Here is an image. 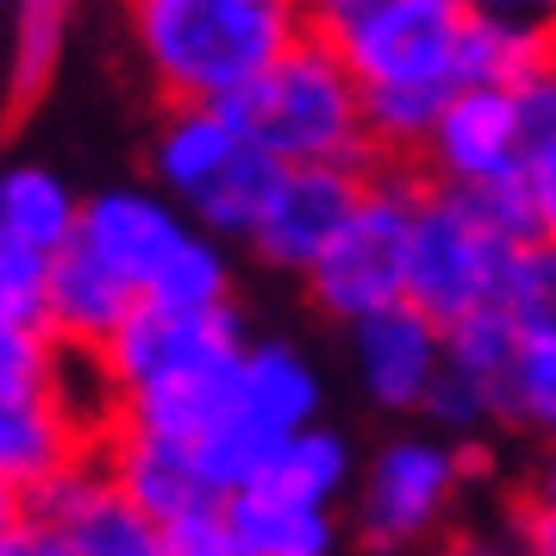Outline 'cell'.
<instances>
[{
	"label": "cell",
	"mask_w": 556,
	"mask_h": 556,
	"mask_svg": "<svg viewBox=\"0 0 556 556\" xmlns=\"http://www.w3.org/2000/svg\"><path fill=\"white\" fill-rule=\"evenodd\" d=\"M306 31L363 88L369 151L388 163H413L444 101L469 88V0H306Z\"/></svg>",
	"instance_id": "cell-1"
},
{
	"label": "cell",
	"mask_w": 556,
	"mask_h": 556,
	"mask_svg": "<svg viewBox=\"0 0 556 556\" xmlns=\"http://www.w3.org/2000/svg\"><path fill=\"white\" fill-rule=\"evenodd\" d=\"M126 31L169 106H231L306 38V0H126Z\"/></svg>",
	"instance_id": "cell-2"
},
{
	"label": "cell",
	"mask_w": 556,
	"mask_h": 556,
	"mask_svg": "<svg viewBox=\"0 0 556 556\" xmlns=\"http://www.w3.org/2000/svg\"><path fill=\"white\" fill-rule=\"evenodd\" d=\"M538 244L519 181L494 194H444L419 188L413 206V244H406V306L451 331L469 313L501 306L513 256Z\"/></svg>",
	"instance_id": "cell-3"
},
{
	"label": "cell",
	"mask_w": 556,
	"mask_h": 556,
	"mask_svg": "<svg viewBox=\"0 0 556 556\" xmlns=\"http://www.w3.org/2000/svg\"><path fill=\"white\" fill-rule=\"evenodd\" d=\"M226 113L281 169H313V163L369 169L376 163L369 126H363V88L338 63V51L313 31L281 63H269Z\"/></svg>",
	"instance_id": "cell-4"
},
{
	"label": "cell",
	"mask_w": 556,
	"mask_h": 556,
	"mask_svg": "<svg viewBox=\"0 0 556 556\" xmlns=\"http://www.w3.org/2000/svg\"><path fill=\"white\" fill-rule=\"evenodd\" d=\"M151 176L156 194L176 201L201 231H213L219 244H244L281 163L256 151L226 106H169L151 138Z\"/></svg>",
	"instance_id": "cell-5"
},
{
	"label": "cell",
	"mask_w": 556,
	"mask_h": 556,
	"mask_svg": "<svg viewBox=\"0 0 556 556\" xmlns=\"http://www.w3.org/2000/svg\"><path fill=\"white\" fill-rule=\"evenodd\" d=\"M481 481V451L451 444L438 431H401L388 438L363 476H356V544L369 556H413L431 538H444L463 494Z\"/></svg>",
	"instance_id": "cell-6"
},
{
	"label": "cell",
	"mask_w": 556,
	"mask_h": 556,
	"mask_svg": "<svg viewBox=\"0 0 556 556\" xmlns=\"http://www.w3.org/2000/svg\"><path fill=\"white\" fill-rule=\"evenodd\" d=\"M319 413H326V381L313 369V356L288 338H251L231 376L226 419L194 444V456H201L206 481L231 501L256 481V469L269 463L281 438L319 426Z\"/></svg>",
	"instance_id": "cell-7"
},
{
	"label": "cell",
	"mask_w": 556,
	"mask_h": 556,
	"mask_svg": "<svg viewBox=\"0 0 556 556\" xmlns=\"http://www.w3.org/2000/svg\"><path fill=\"white\" fill-rule=\"evenodd\" d=\"M426 181L413 169H369L363 201L326 256L306 269V301L351 331L406 301V244H413V206Z\"/></svg>",
	"instance_id": "cell-8"
},
{
	"label": "cell",
	"mask_w": 556,
	"mask_h": 556,
	"mask_svg": "<svg viewBox=\"0 0 556 556\" xmlns=\"http://www.w3.org/2000/svg\"><path fill=\"white\" fill-rule=\"evenodd\" d=\"M244 319L238 306H213V313H169V306H131V319L106 338V376L119 388V406L163 394V388H188V381H213L238 369L244 356Z\"/></svg>",
	"instance_id": "cell-9"
},
{
	"label": "cell",
	"mask_w": 556,
	"mask_h": 556,
	"mask_svg": "<svg viewBox=\"0 0 556 556\" xmlns=\"http://www.w3.org/2000/svg\"><path fill=\"white\" fill-rule=\"evenodd\" d=\"M526 169V131L513 113V88H456L431 138L413 156V176L444 194H494Z\"/></svg>",
	"instance_id": "cell-10"
},
{
	"label": "cell",
	"mask_w": 556,
	"mask_h": 556,
	"mask_svg": "<svg viewBox=\"0 0 556 556\" xmlns=\"http://www.w3.org/2000/svg\"><path fill=\"white\" fill-rule=\"evenodd\" d=\"M363 181L369 169H338V163H313V169H281L269 201L256 213L244 251L263 263V269H281V276H301L326 256V244L344 231V219L363 201Z\"/></svg>",
	"instance_id": "cell-11"
},
{
	"label": "cell",
	"mask_w": 556,
	"mask_h": 556,
	"mask_svg": "<svg viewBox=\"0 0 556 556\" xmlns=\"http://www.w3.org/2000/svg\"><path fill=\"white\" fill-rule=\"evenodd\" d=\"M194 231L201 226H194L176 201H163L156 188H106L94 201H81L76 244L144 301L151 281L169 269V256H176Z\"/></svg>",
	"instance_id": "cell-12"
},
{
	"label": "cell",
	"mask_w": 556,
	"mask_h": 556,
	"mask_svg": "<svg viewBox=\"0 0 556 556\" xmlns=\"http://www.w3.org/2000/svg\"><path fill=\"white\" fill-rule=\"evenodd\" d=\"M351 376L376 413L419 419L444 376V326L406 301L363 319V326H351Z\"/></svg>",
	"instance_id": "cell-13"
},
{
	"label": "cell",
	"mask_w": 556,
	"mask_h": 556,
	"mask_svg": "<svg viewBox=\"0 0 556 556\" xmlns=\"http://www.w3.org/2000/svg\"><path fill=\"white\" fill-rule=\"evenodd\" d=\"M101 469L113 476V488L126 494L138 513H151L156 526L169 531L181 519H201V513H219L226 494L206 481L201 456L188 444H169V438H151V431H106V456Z\"/></svg>",
	"instance_id": "cell-14"
},
{
	"label": "cell",
	"mask_w": 556,
	"mask_h": 556,
	"mask_svg": "<svg viewBox=\"0 0 556 556\" xmlns=\"http://www.w3.org/2000/svg\"><path fill=\"white\" fill-rule=\"evenodd\" d=\"M31 513H45L70 544L76 556H163L169 551V531L156 526L151 513H138V506L113 488L101 463H76L63 481H51Z\"/></svg>",
	"instance_id": "cell-15"
},
{
	"label": "cell",
	"mask_w": 556,
	"mask_h": 556,
	"mask_svg": "<svg viewBox=\"0 0 556 556\" xmlns=\"http://www.w3.org/2000/svg\"><path fill=\"white\" fill-rule=\"evenodd\" d=\"M76 419L51 401V388H0V494L7 501H38L51 481H63L81 456Z\"/></svg>",
	"instance_id": "cell-16"
},
{
	"label": "cell",
	"mask_w": 556,
	"mask_h": 556,
	"mask_svg": "<svg viewBox=\"0 0 556 556\" xmlns=\"http://www.w3.org/2000/svg\"><path fill=\"white\" fill-rule=\"evenodd\" d=\"M131 294L126 281L101 269L94 256L70 244L63 256H51V281H45V331L70 351H106V338L131 319Z\"/></svg>",
	"instance_id": "cell-17"
},
{
	"label": "cell",
	"mask_w": 556,
	"mask_h": 556,
	"mask_svg": "<svg viewBox=\"0 0 556 556\" xmlns=\"http://www.w3.org/2000/svg\"><path fill=\"white\" fill-rule=\"evenodd\" d=\"M356 451L344 431H331L326 419L319 426L281 438L269 463L256 469V494H276V501H294V506H319V513H338L344 494H356Z\"/></svg>",
	"instance_id": "cell-18"
},
{
	"label": "cell",
	"mask_w": 556,
	"mask_h": 556,
	"mask_svg": "<svg viewBox=\"0 0 556 556\" xmlns=\"http://www.w3.org/2000/svg\"><path fill=\"white\" fill-rule=\"evenodd\" d=\"M0 231L31 244L38 256H63L81 231L76 188L45 163H7L0 169Z\"/></svg>",
	"instance_id": "cell-19"
},
{
	"label": "cell",
	"mask_w": 556,
	"mask_h": 556,
	"mask_svg": "<svg viewBox=\"0 0 556 556\" xmlns=\"http://www.w3.org/2000/svg\"><path fill=\"white\" fill-rule=\"evenodd\" d=\"M494 431L519 444H556V338H519L494 381Z\"/></svg>",
	"instance_id": "cell-20"
},
{
	"label": "cell",
	"mask_w": 556,
	"mask_h": 556,
	"mask_svg": "<svg viewBox=\"0 0 556 556\" xmlns=\"http://www.w3.org/2000/svg\"><path fill=\"white\" fill-rule=\"evenodd\" d=\"M226 519H231V531L251 544V556H338V544H344L338 513L276 501V494H256V488L231 494Z\"/></svg>",
	"instance_id": "cell-21"
},
{
	"label": "cell",
	"mask_w": 556,
	"mask_h": 556,
	"mask_svg": "<svg viewBox=\"0 0 556 556\" xmlns=\"http://www.w3.org/2000/svg\"><path fill=\"white\" fill-rule=\"evenodd\" d=\"M76 0H13V70H7V106H31L51 88L63 63Z\"/></svg>",
	"instance_id": "cell-22"
},
{
	"label": "cell",
	"mask_w": 556,
	"mask_h": 556,
	"mask_svg": "<svg viewBox=\"0 0 556 556\" xmlns=\"http://www.w3.org/2000/svg\"><path fill=\"white\" fill-rule=\"evenodd\" d=\"M501 313L519 338H556V244H526L513 256Z\"/></svg>",
	"instance_id": "cell-23"
},
{
	"label": "cell",
	"mask_w": 556,
	"mask_h": 556,
	"mask_svg": "<svg viewBox=\"0 0 556 556\" xmlns=\"http://www.w3.org/2000/svg\"><path fill=\"white\" fill-rule=\"evenodd\" d=\"M56 363V338L38 319L0 313V388H45Z\"/></svg>",
	"instance_id": "cell-24"
},
{
	"label": "cell",
	"mask_w": 556,
	"mask_h": 556,
	"mask_svg": "<svg viewBox=\"0 0 556 556\" xmlns=\"http://www.w3.org/2000/svg\"><path fill=\"white\" fill-rule=\"evenodd\" d=\"M45 281H51V256H38L31 244L0 231V313L45 326Z\"/></svg>",
	"instance_id": "cell-25"
},
{
	"label": "cell",
	"mask_w": 556,
	"mask_h": 556,
	"mask_svg": "<svg viewBox=\"0 0 556 556\" xmlns=\"http://www.w3.org/2000/svg\"><path fill=\"white\" fill-rule=\"evenodd\" d=\"M519 194H526V213H531L538 244H556V138L551 144H538V151H526Z\"/></svg>",
	"instance_id": "cell-26"
},
{
	"label": "cell",
	"mask_w": 556,
	"mask_h": 556,
	"mask_svg": "<svg viewBox=\"0 0 556 556\" xmlns=\"http://www.w3.org/2000/svg\"><path fill=\"white\" fill-rule=\"evenodd\" d=\"M494 531L506 538V551L513 556H556V519L544 513V506H531L526 494H506L501 526Z\"/></svg>",
	"instance_id": "cell-27"
},
{
	"label": "cell",
	"mask_w": 556,
	"mask_h": 556,
	"mask_svg": "<svg viewBox=\"0 0 556 556\" xmlns=\"http://www.w3.org/2000/svg\"><path fill=\"white\" fill-rule=\"evenodd\" d=\"M513 113H519V131H526V151L551 144L556 138V63H544L538 76H526L513 88Z\"/></svg>",
	"instance_id": "cell-28"
},
{
	"label": "cell",
	"mask_w": 556,
	"mask_h": 556,
	"mask_svg": "<svg viewBox=\"0 0 556 556\" xmlns=\"http://www.w3.org/2000/svg\"><path fill=\"white\" fill-rule=\"evenodd\" d=\"M163 556H251V544L231 531L226 506H219V513H201V519L169 526V551Z\"/></svg>",
	"instance_id": "cell-29"
},
{
	"label": "cell",
	"mask_w": 556,
	"mask_h": 556,
	"mask_svg": "<svg viewBox=\"0 0 556 556\" xmlns=\"http://www.w3.org/2000/svg\"><path fill=\"white\" fill-rule=\"evenodd\" d=\"M0 556H76V544H70L45 513L20 506V513L0 526Z\"/></svg>",
	"instance_id": "cell-30"
},
{
	"label": "cell",
	"mask_w": 556,
	"mask_h": 556,
	"mask_svg": "<svg viewBox=\"0 0 556 556\" xmlns=\"http://www.w3.org/2000/svg\"><path fill=\"white\" fill-rule=\"evenodd\" d=\"M469 13L494 20V26H526L556 38V0H469Z\"/></svg>",
	"instance_id": "cell-31"
},
{
	"label": "cell",
	"mask_w": 556,
	"mask_h": 556,
	"mask_svg": "<svg viewBox=\"0 0 556 556\" xmlns=\"http://www.w3.org/2000/svg\"><path fill=\"white\" fill-rule=\"evenodd\" d=\"M513 494H526L531 506H544V513L556 519V444H544V451L531 456L526 476H519V488H513Z\"/></svg>",
	"instance_id": "cell-32"
},
{
	"label": "cell",
	"mask_w": 556,
	"mask_h": 556,
	"mask_svg": "<svg viewBox=\"0 0 556 556\" xmlns=\"http://www.w3.org/2000/svg\"><path fill=\"white\" fill-rule=\"evenodd\" d=\"M431 556H513V551H506L501 531H463V538H451V544H438Z\"/></svg>",
	"instance_id": "cell-33"
},
{
	"label": "cell",
	"mask_w": 556,
	"mask_h": 556,
	"mask_svg": "<svg viewBox=\"0 0 556 556\" xmlns=\"http://www.w3.org/2000/svg\"><path fill=\"white\" fill-rule=\"evenodd\" d=\"M13 513H20V501H7V494H0V526H7V519H13Z\"/></svg>",
	"instance_id": "cell-34"
}]
</instances>
